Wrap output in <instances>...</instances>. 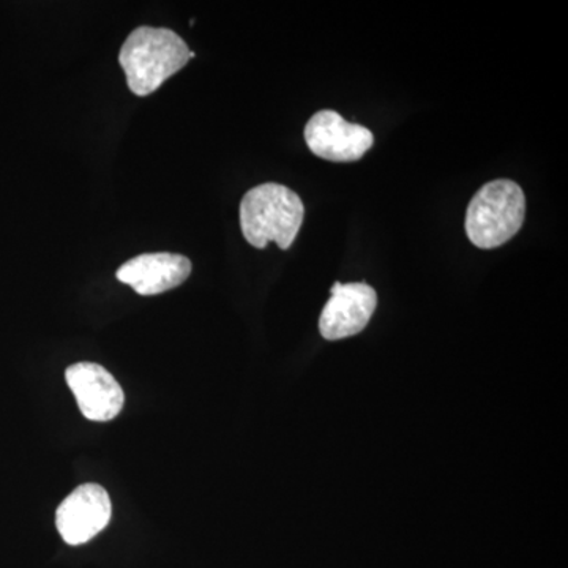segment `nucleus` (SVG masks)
Masks as SVG:
<instances>
[{"label": "nucleus", "mask_w": 568, "mask_h": 568, "mask_svg": "<svg viewBox=\"0 0 568 568\" xmlns=\"http://www.w3.org/2000/svg\"><path fill=\"white\" fill-rule=\"evenodd\" d=\"M194 58L189 44L171 29H134L119 52L126 85L138 97L155 92L164 81L181 71Z\"/></svg>", "instance_id": "1"}, {"label": "nucleus", "mask_w": 568, "mask_h": 568, "mask_svg": "<svg viewBox=\"0 0 568 568\" xmlns=\"http://www.w3.org/2000/svg\"><path fill=\"white\" fill-rule=\"evenodd\" d=\"M305 205L287 186L268 182L245 193L241 203V227L245 241L263 250L275 242L290 248L304 223Z\"/></svg>", "instance_id": "2"}, {"label": "nucleus", "mask_w": 568, "mask_h": 568, "mask_svg": "<svg viewBox=\"0 0 568 568\" xmlns=\"http://www.w3.org/2000/svg\"><path fill=\"white\" fill-rule=\"evenodd\" d=\"M525 216L526 196L518 183L507 179L488 182L467 205L466 234L477 248H497L518 234Z\"/></svg>", "instance_id": "3"}, {"label": "nucleus", "mask_w": 568, "mask_h": 568, "mask_svg": "<svg viewBox=\"0 0 568 568\" xmlns=\"http://www.w3.org/2000/svg\"><path fill=\"white\" fill-rule=\"evenodd\" d=\"M310 151L320 159L335 163L357 162L375 144V136L366 126L345 121L338 112H316L305 126Z\"/></svg>", "instance_id": "4"}, {"label": "nucleus", "mask_w": 568, "mask_h": 568, "mask_svg": "<svg viewBox=\"0 0 568 568\" xmlns=\"http://www.w3.org/2000/svg\"><path fill=\"white\" fill-rule=\"evenodd\" d=\"M377 294L366 283H335L320 317V332L328 342L361 334L375 315Z\"/></svg>", "instance_id": "5"}, {"label": "nucleus", "mask_w": 568, "mask_h": 568, "mask_svg": "<svg viewBox=\"0 0 568 568\" xmlns=\"http://www.w3.org/2000/svg\"><path fill=\"white\" fill-rule=\"evenodd\" d=\"M111 510L106 489L95 484L81 485L63 499L55 525L65 544H88L106 528Z\"/></svg>", "instance_id": "6"}, {"label": "nucleus", "mask_w": 568, "mask_h": 568, "mask_svg": "<svg viewBox=\"0 0 568 568\" xmlns=\"http://www.w3.org/2000/svg\"><path fill=\"white\" fill-rule=\"evenodd\" d=\"M69 384L82 416L93 422H110L121 414L122 387L102 365L80 362L65 372Z\"/></svg>", "instance_id": "7"}, {"label": "nucleus", "mask_w": 568, "mask_h": 568, "mask_svg": "<svg viewBox=\"0 0 568 568\" xmlns=\"http://www.w3.org/2000/svg\"><path fill=\"white\" fill-rule=\"evenodd\" d=\"M192 274L189 257L175 253H145L126 261L115 272L119 282L140 295H156L181 286Z\"/></svg>", "instance_id": "8"}]
</instances>
